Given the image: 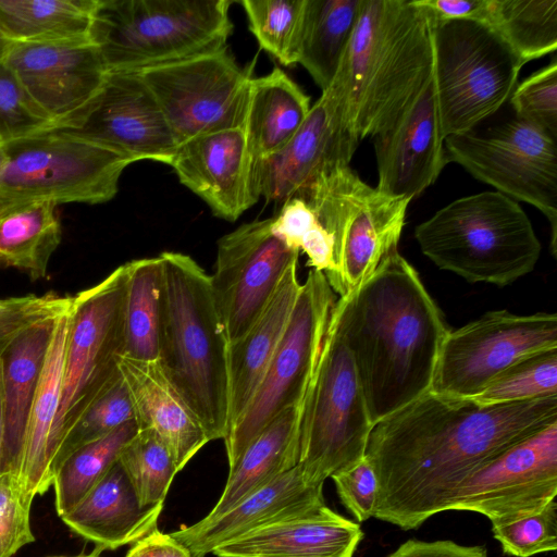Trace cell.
I'll use <instances>...</instances> for the list:
<instances>
[{"mask_svg":"<svg viewBox=\"0 0 557 557\" xmlns=\"http://www.w3.org/2000/svg\"><path fill=\"white\" fill-rule=\"evenodd\" d=\"M557 422V395L484 405L428 392L377 422L366 457L377 479L373 517L403 530L450 510L481 466Z\"/></svg>","mask_w":557,"mask_h":557,"instance_id":"obj_1","label":"cell"},{"mask_svg":"<svg viewBox=\"0 0 557 557\" xmlns=\"http://www.w3.org/2000/svg\"><path fill=\"white\" fill-rule=\"evenodd\" d=\"M331 319L351 354L374 425L431 389L449 330L398 250L361 287L336 299Z\"/></svg>","mask_w":557,"mask_h":557,"instance_id":"obj_2","label":"cell"},{"mask_svg":"<svg viewBox=\"0 0 557 557\" xmlns=\"http://www.w3.org/2000/svg\"><path fill=\"white\" fill-rule=\"evenodd\" d=\"M433 21L416 0H362L338 70L359 140L389 128L433 75Z\"/></svg>","mask_w":557,"mask_h":557,"instance_id":"obj_3","label":"cell"},{"mask_svg":"<svg viewBox=\"0 0 557 557\" xmlns=\"http://www.w3.org/2000/svg\"><path fill=\"white\" fill-rule=\"evenodd\" d=\"M159 362L209 441L230 431L228 338L210 275L188 255L163 251Z\"/></svg>","mask_w":557,"mask_h":557,"instance_id":"obj_4","label":"cell"},{"mask_svg":"<svg viewBox=\"0 0 557 557\" xmlns=\"http://www.w3.org/2000/svg\"><path fill=\"white\" fill-rule=\"evenodd\" d=\"M414 237L440 269L497 286L530 273L542 250L524 210L498 191L449 202L420 223Z\"/></svg>","mask_w":557,"mask_h":557,"instance_id":"obj_5","label":"cell"},{"mask_svg":"<svg viewBox=\"0 0 557 557\" xmlns=\"http://www.w3.org/2000/svg\"><path fill=\"white\" fill-rule=\"evenodd\" d=\"M230 0H98L90 29L108 72H138L221 49Z\"/></svg>","mask_w":557,"mask_h":557,"instance_id":"obj_6","label":"cell"},{"mask_svg":"<svg viewBox=\"0 0 557 557\" xmlns=\"http://www.w3.org/2000/svg\"><path fill=\"white\" fill-rule=\"evenodd\" d=\"M299 198L333 236L336 272L327 282L339 297L361 287L398 250L411 201L371 187L345 161L324 165Z\"/></svg>","mask_w":557,"mask_h":557,"instance_id":"obj_7","label":"cell"},{"mask_svg":"<svg viewBox=\"0 0 557 557\" xmlns=\"http://www.w3.org/2000/svg\"><path fill=\"white\" fill-rule=\"evenodd\" d=\"M123 154L53 127L0 146V212L33 201L102 203L117 193Z\"/></svg>","mask_w":557,"mask_h":557,"instance_id":"obj_8","label":"cell"},{"mask_svg":"<svg viewBox=\"0 0 557 557\" xmlns=\"http://www.w3.org/2000/svg\"><path fill=\"white\" fill-rule=\"evenodd\" d=\"M433 82L444 139L496 114L524 65L487 24L433 22Z\"/></svg>","mask_w":557,"mask_h":557,"instance_id":"obj_9","label":"cell"},{"mask_svg":"<svg viewBox=\"0 0 557 557\" xmlns=\"http://www.w3.org/2000/svg\"><path fill=\"white\" fill-rule=\"evenodd\" d=\"M125 263L96 285L72 296L61 399L50 438L55 474L60 446L87 411L121 377L125 351Z\"/></svg>","mask_w":557,"mask_h":557,"instance_id":"obj_10","label":"cell"},{"mask_svg":"<svg viewBox=\"0 0 557 557\" xmlns=\"http://www.w3.org/2000/svg\"><path fill=\"white\" fill-rule=\"evenodd\" d=\"M373 428L351 354L330 317L304 404L297 466L305 479L323 484L361 460Z\"/></svg>","mask_w":557,"mask_h":557,"instance_id":"obj_11","label":"cell"},{"mask_svg":"<svg viewBox=\"0 0 557 557\" xmlns=\"http://www.w3.org/2000/svg\"><path fill=\"white\" fill-rule=\"evenodd\" d=\"M448 162L461 165L496 191L540 210L550 225V250L557 251L556 138L511 112L493 122L445 138Z\"/></svg>","mask_w":557,"mask_h":557,"instance_id":"obj_12","label":"cell"},{"mask_svg":"<svg viewBox=\"0 0 557 557\" xmlns=\"http://www.w3.org/2000/svg\"><path fill=\"white\" fill-rule=\"evenodd\" d=\"M335 301L325 274L311 269L261 383L223 440L228 469L280 412L306 398Z\"/></svg>","mask_w":557,"mask_h":557,"instance_id":"obj_13","label":"cell"},{"mask_svg":"<svg viewBox=\"0 0 557 557\" xmlns=\"http://www.w3.org/2000/svg\"><path fill=\"white\" fill-rule=\"evenodd\" d=\"M137 73L154 96L177 145L245 125L252 77L226 46Z\"/></svg>","mask_w":557,"mask_h":557,"instance_id":"obj_14","label":"cell"},{"mask_svg":"<svg viewBox=\"0 0 557 557\" xmlns=\"http://www.w3.org/2000/svg\"><path fill=\"white\" fill-rule=\"evenodd\" d=\"M557 349V314L488 311L445 337L431 389L434 394L473 398L520 359Z\"/></svg>","mask_w":557,"mask_h":557,"instance_id":"obj_15","label":"cell"},{"mask_svg":"<svg viewBox=\"0 0 557 557\" xmlns=\"http://www.w3.org/2000/svg\"><path fill=\"white\" fill-rule=\"evenodd\" d=\"M298 257L273 233L272 218L244 223L218 240L210 284L230 343L255 323Z\"/></svg>","mask_w":557,"mask_h":557,"instance_id":"obj_16","label":"cell"},{"mask_svg":"<svg viewBox=\"0 0 557 557\" xmlns=\"http://www.w3.org/2000/svg\"><path fill=\"white\" fill-rule=\"evenodd\" d=\"M557 496V422L510 446L460 486L450 510L485 516L492 525L534 513Z\"/></svg>","mask_w":557,"mask_h":557,"instance_id":"obj_17","label":"cell"},{"mask_svg":"<svg viewBox=\"0 0 557 557\" xmlns=\"http://www.w3.org/2000/svg\"><path fill=\"white\" fill-rule=\"evenodd\" d=\"M359 141L349 117L345 82L337 73L296 134L253 164L258 197L283 202L299 197L327 163H350Z\"/></svg>","mask_w":557,"mask_h":557,"instance_id":"obj_18","label":"cell"},{"mask_svg":"<svg viewBox=\"0 0 557 557\" xmlns=\"http://www.w3.org/2000/svg\"><path fill=\"white\" fill-rule=\"evenodd\" d=\"M60 127L132 162L170 164L178 146L154 96L137 72H108L89 103Z\"/></svg>","mask_w":557,"mask_h":557,"instance_id":"obj_19","label":"cell"},{"mask_svg":"<svg viewBox=\"0 0 557 557\" xmlns=\"http://www.w3.org/2000/svg\"><path fill=\"white\" fill-rule=\"evenodd\" d=\"M4 62L57 127L89 103L108 74L90 38L14 42Z\"/></svg>","mask_w":557,"mask_h":557,"instance_id":"obj_20","label":"cell"},{"mask_svg":"<svg viewBox=\"0 0 557 557\" xmlns=\"http://www.w3.org/2000/svg\"><path fill=\"white\" fill-rule=\"evenodd\" d=\"M376 188L412 200L437 180L448 162L433 75L395 123L373 137Z\"/></svg>","mask_w":557,"mask_h":557,"instance_id":"obj_21","label":"cell"},{"mask_svg":"<svg viewBox=\"0 0 557 557\" xmlns=\"http://www.w3.org/2000/svg\"><path fill=\"white\" fill-rule=\"evenodd\" d=\"M169 165L181 184L199 196L215 216L228 222L236 221L259 199L244 127L182 143Z\"/></svg>","mask_w":557,"mask_h":557,"instance_id":"obj_22","label":"cell"},{"mask_svg":"<svg viewBox=\"0 0 557 557\" xmlns=\"http://www.w3.org/2000/svg\"><path fill=\"white\" fill-rule=\"evenodd\" d=\"M325 506L323 484L308 482L300 468L282 473L222 515L170 533L191 557H205L219 546L264 525Z\"/></svg>","mask_w":557,"mask_h":557,"instance_id":"obj_23","label":"cell"},{"mask_svg":"<svg viewBox=\"0 0 557 557\" xmlns=\"http://www.w3.org/2000/svg\"><path fill=\"white\" fill-rule=\"evenodd\" d=\"M138 430L154 433L181 471L210 442L200 421L166 376L158 360L119 359Z\"/></svg>","mask_w":557,"mask_h":557,"instance_id":"obj_24","label":"cell"},{"mask_svg":"<svg viewBox=\"0 0 557 557\" xmlns=\"http://www.w3.org/2000/svg\"><path fill=\"white\" fill-rule=\"evenodd\" d=\"M363 532L326 505L227 542L216 557H352Z\"/></svg>","mask_w":557,"mask_h":557,"instance_id":"obj_25","label":"cell"},{"mask_svg":"<svg viewBox=\"0 0 557 557\" xmlns=\"http://www.w3.org/2000/svg\"><path fill=\"white\" fill-rule=\"evenodd\" d=\"M163 505L143 506L116 461L62 521L100 550L133 545L158 529Z\"/></svg>","mask_w":557,"mask_h":557,"instance_id":"obj_26","label":"cell"},{"mask_svg":"<svg viewBox=\"0 0 557 557\" xmlns=\"http://www.w3.org/2000/svg\"><path fill=\"white\" fill-rule=\"evenodd\" d=\"M297 264L285 271L250 329L228 344L230 430L252 399L284 335L301 286Z\"/></svg>","mask_w":557,"mask_h":557,"instance_id":"obj_27","label":"cell"},{"mask_svg":"<svg viewBox=\"0 0 557 557\" xmlns=\"http://www.w3.org/2000/svg\"><path fill=\"white\" fill-rule=\"evenodd\" d=\"M72 301V300H71ZM71 306V305H70ZM70 307L55 319L45 362L29 409L16 478L30 502L53 484L50 438L62 391Z\"/></svg>","mask_w":557,"mask_h":557,"instance_id":"obj_28","label":"cell"},{"mask_svg":"<svg viewBox=\"0 0 557 557\" xmlns=\"http://www.w3.org/2000/svg\"><path fill=\"white\" fill-rule=\"evenodd\" d=\"M305 399L280 412L246 447L228 469L225 487L205 519H213L299 461Z\"/></svg>","mask_w":557,"mask_h":557,"instance_id":"obj_29","label":"cell"},{"mask_svg":"<svg viewBox=\"0 0 557 557\" xmlns=\"http://www.w3.org/2000/svg\"><path fill=\"white\" fill-rule=\"evenodd\" d=\"M57 317L40 321L23 331L2 354L4 400L2 473H16L30 405Z\"/></svg>","mask_w":557,"mask_h":557,"instance_id":"obj_30","label":"cell"},{"mask_svg":"<svg viewBox=\"0 0 557 557\" xmlns=\"http://www.w3.org/2000/svg\"><path fill=\"white\" fill-rule=\"evenodd\" d=\"M310 108V97L280 67L252 77L244 125L252 164L280 150L302 125Z\"/></svg>","mask_w":557,"mask_h":557,"instance_id":"obj_31","label":"cell"},{"mask_svg":"<svg viewBox=\"0 0 557 557\" xmlns=\"http://www.w3.org/2000/svg\"><path fill=\"white\" fill-rule=\"evenodd\" d=\"M57 206L33 201L0 212V265L18 269L33 281L46 277L62 237Z\"/></svg>","mask_w":557,"mask_h":557,"instance_id":"obj_32","label":"cell"},{"mask_svg":"<svg viewBox=\"0 0 557 557\" xmlns=\"http://www.w3.org/2000/svg\"><path fill=\"white\" fill-rule=\"evenodd\" d=\"M362 0H306L297 63L325 90L354 34Z\"/></svg>","mask_w":557,"mask_h":557,"instance_id":"obj_33","label":"cell"},{"mask_svg":"<svg viewBox=\"0 0 557 557\" xmlns=\"http://www.w3.org/2000/svg\"><path fill=\"white\" fill-rule=\"evenodd\" d=\"M98 0H0V30L13 42L90 38Z\"/></svg>","mask_w":557,"mask_h":557,"instance_id":"obj_34","label":"cell"},{"mask_svg":"<svg viewBox=\"0 0 557 557\" xmlns=\"http://www.w3.org/2000/svg\"><path fill=\"white\" fill-rule=\"evenodd\" d=\"M125 267L124 356L136 360H159L160 258L136 259Z\"/></svg>","mask_w":557,"mask_h":557,"instance_id":"obj_35","label":"cell"},{"mask_svg":"<svg viewBox=\"0 0 557 557\" xmlns=\"http://www.w3.org/2000/svg\"><path fill=\"white\" fill-rule=\"evenodd\" d=\"M485 24L525 64L557 48V0H490Z\"/></svg>","mask_w":557,"mask_h":557,"instance_id":"obj_36","label":"cell"},{"mask_svg":"<svg viewBox=\"0 0 557 557\" xmlns=\"http://www.w3.org/2000/svg\"><path fill=\"white\" fill-rule=\"evenodd\" d=\"M137 432L136 421L131 420L106 436L74 450L60 463L52 484L55 509L60 517L74 508L101 480Z\"/></svg>","mask_w":557,"mask_h":557,"instance_id":"obj_37","label":"cell"},{"mask_svg":"<svg viewBox=\"0 0 557 557\" xmlns=\"http://www.w3.org/2000/svg\"><path fill=\"white\" fill-rule=\"evenodd\" d=\"M240 4L260 47L285 66L296 64L306 0H244Z\"/></svg>","mask_w":557,"mask_h":557,"instance_id":"obj_38","label":"cell"},{"mask_svg":"<svg viewBox=\"0 0 557 557\" xmlns=\"http://www.w3.org/2000/svg\"><path fill=\"white\" fill-rule=\"evenodd\" d=\"M117 461L143 506L163 505L173 478L180 471L170 450L154 433L138 430Z\"/></svg>","mask_w":557,"mask_h":557,"instance_id":"obj_39","label":"cell"},{"mask_svg":"<svg viewBox=\"0 0 557 557\" xmlns=\"http://www.w3.org/2000/svg\"><path fill=\"white\" fill-rule=\"evenodd\" d=\"M557 395V349L515 362L473 399L484 405L509 404Z\"/></svg>","mask_w":557,"mask_h":557,"instance_id":"obj_40","label":"cell"},{"mask_svg":"<svg viewBox=\"0 0 557 557\" xmlns=\"http://www.w3.org/2000/svg\"><path fill=\"white\" fill-rule=\"evenodd\" d=\"M272 231L288 248L301 250L311 269L323 272L326 278L335 274L333 236L304 199L292 197L284 201L278 214L272 218Z\"/></svg>","mask_w":557,"mask_h":557,"instance_id":"obj_41","label":"cell"},{"mask_svg":"<svg viewBox=\"0 0 557 557\" xmlns=\"http://www.w3.org/2000/svg\"><path fill=\"white\" fill-rule=\"evenodd\" d=\"M131 420H135L132 403L121 376L106 394L87 409L65 436L58 451L55 471L74 450L106 436Z\"/></svg>","mask_w":557,"mask_h":557,"instance_id":"obj_42","label":"cell"},{"mask_svg":"<svg viewBox=\"0 0 557 557\" xmlns=\"http://www.w3.org/2000/svg\"><path fill=\"white\" fill-rule=\"evenodd\" d=\"M53 127L57 123L34 101L5 62H0V143Z\"/></svg>","mask_w":557,"mask_h":557,"instance_id":"obj_43","label":"cell"},{"mask_svg":"<svg viewBox=\"0 0 557 557\" xmlns=\"http://www.w3.org/2000/svg\"><path fill=\"white\" fill-rule=\"evenodd\" d=\"M492 532L507 555L531 557L557 548L556 498L541 510L492 525Z\"/></svg>","mask_w":557,"mask_h":557,"instance_id":"obj_44","label":"cell"},{"mask_svg":"<svg viewBox=\"0 0 557 557\" xmlns=\"http://www.w3.org/2000/svg\"><path fill=\"white\" fill-rule=\"evenodd\" d=\"M508 102L515 116L557 138V62L517 84Z\"/></svg>","mask_w":557,"mask_h":557,"instance_id":"obj_45","label":"cell"},{"mask_svg":"<svg viewBox=\"0 0 557 557\" xmlns=\"http://www.w3.org/2000/svg\"><path fill=\"white\" fill-rule=\"evenodd\" d=\"M32 502L26 498L14 473L0 474V557H12L33 543Z\"/></svg>","mask_w":557,"mask_h":557,"instance_id":"obj_46","label":"cell"},{"mask_svg":"<svg viewBox=\"0 0 557 557\" xmlns=\"http://www.w3.org/2000/svg\"><path fill=\"white\" fill-rule=\"evenodd\" d=\"M343 505L358 522L373 517L377 497V479L364 456L358 462L331 475Z\"/></svg>","mask_w":557,"mask_h":557,"instance_id":"obj_47","label":"cell"},{"mask_svg":"<svg viewBox=\"0 0 557 557\" xmlns=\"http://www.w3.org/2000/svg\"><path fill=\"white\" fill-rule=\"evenodd\" d=\"M72 296L48 293L44 296L27 295L14 308L0 313V356L11 343L32 325L65 311Z\"/></svg>","mask_w":557,"mask_h":557,"instance_id":"obj_48","label":"cell"},{"mask_svg":"<svg viewBox=\"0 0 557 557\" xmlns=\"http://www.w3.org/2000/svg\"><path fill=\"white\" fill-rule=\"evenodd\" d=\"M433 22L474 21L485 23L490 0H416Z\"/></svg>","mask_w":557,"mask_h":557,"instance_id":"obj_49","label":"cell"},{"mask_svg":"<svg viewBox=\"0 0 557 557\" xmlns=\"http://www.w3.org/2000/svg\"><path fill=\"white\" fill-rule=\"evenodd\" d=\"M388 557H487L482 546H463L451 541L409 540Z\"/></svg>","mask_w":557,"mask_h":557,"instance_id":"obj_50","label":"cell"},{"mask_svg":"<svg viewBox=\"0 0 557 557\" xmlns=\"http://www.w3.org/2000/svg\"><path fill=\"white\" fill-rule=\"evenodd\" d=\"M125 557H191L171 534L158 529L132 545Z\"/></svg>","mask_w":557,"mask_h":557,"instance_id":"obj_51","label":"cell"},{"mask_svg":"<svg viewBox=\"0 0 557 557\" xmlns=\"http://www.w3.org/2000/svg\"><path fill=\"white\" fill-rule=\"evenodd\" d=\"M3 441H4V400H3V362L2 355L0 356V474L2 454H3Z\"/></svg>","mask_w":557,"mask_h":557,"instance_id":"obj_52","label":"cell"},{"mask_svg":"<svg viewBox=\"0 0 557 557\" xmlns=\"http://www.w3.org/2000/svg\"><path fill=\"white\" fill-rule=\"evenodd\" d=\"M13 41H11L1 30H0V62L4 61L8 52L13 46Z\"/></svg>","mask_w":557,"mask_h":557,"instance_id":"obj_53","label":"cell"},{"mask_svg":"<svg viewBox=\"0 0 557 557\" xmlns=\"http://www.w3.org/2000/svg\"><path fill=\"white\" fill-rule=\"evenodd\" d=\"M22 300H23V296L0 299V313L5 312V311L16 307Z\"/></svg>","mask_w":557,"mask_h":557,"instance_id":"obj_54","label":"cell"},{"mask_svg":"<svg viewBox=\"0 0 557 557\" xmlns=\"http://www.w3.org/2000/svg\"><path fill=\"white\" fill-rule=\"evenodd\" d=\"M100 555H101V552L94 548V550L88 554H78V555H74V556H48V557H101Z\"/></svg>","mask_w":557,"mask_h":557,"instance_id":"obj_55","label":"cell"},{"mask_svg":"<svg viewBox=\"0 0 557 557\" xmlns=\"http://www.w3.org/2000/svg\"><path fill=\"white\" fill-rule=\"evenodd\" d=\"M0 146H1V143H0Z\"/></svg>","mask_w":557,"mask_h":557,"instance_id":"obj_56","label":"cell"}]
</instances>
